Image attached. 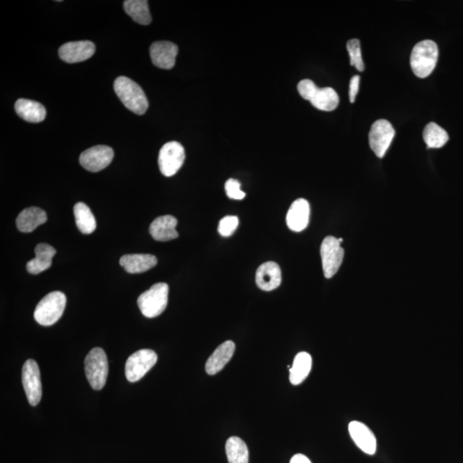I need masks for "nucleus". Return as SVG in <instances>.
Here are the masks:
<instances>
[{"mask_svg":"<svg viewBox=\"0 0 463 463\" xmlns=\"http://www.w3.org/2000/svg\"><path fill=\"white\" fill-rule=\"evenodd\" d=\"M118 97L127 109L132 112L143 116L149 109V102L143 88L134 81L127 77H120L113 84Z\"/></svg>","mask_w":463,"mask_h":463,"instance_id":"obj_1","label":"nucleus"},{"mask_svg":"<svg viewBox=\"0 0 463 463\" xmlns=\"http://www.w3.org/2000/svg\"><path fill=\"white\" fill-rule=\"evenodd\" d=\"M439 59V47L431 40H422L414 47L410 56V65L414 75L425 79L431 75Z\"/></svg>","mask_w":463,"mask_h":463,"instance_id":"obj_2","label":"nucleus"},{"mask_svg":"<svg viewBox=\"0 0 463 463\" xmlns=\"http://www.w3.org/2000/svg\"><path fill=\"white\" fill-rule=\"evenodd\" d=\"M65 306L66 297L62 292H51L36 306L35 320L42 326L53 325L62 317Z\"/></svg>","mask_w":463,"mask_h":463,"instance_id":"obj_3","label":"nucleus"},{"mask_svg":"<svg viewBox=\"0 0 463 463\" xmlns=\"http://www.w3.org/2000/svg\"><path fill=\"white\" fill-rule=\"evenodd\" d=\"M168 285L164 283L154 284L149 290L143 292L138 299V305L143 316L158 317L164 312L168 302Z\"/></svg>","mask_w":463,"mask_h":463,"instance_id":"obj_4","label":"nucleus"},{"mask_svg":"<svg viewBox=\"0 0 463 463\" xmlns=\"http://www.w3.org/2000/svg\"><path fill=\"white\" fill-rule=\"evenodd\" d=\"M85 374L91 386L95 391H101L105 386L109 363L105 351L101 347H95L85 358Z\"/></svg>","mask_w":463,"mask_h":463,"instance_id":"obj_5","label":"nucleus"},{"mask_svg":"<svg viewBox=\"0 0 463 463\" xmlns=\"http://www.w3.org/2000/svg\"><path fill=\"white\" fill-rule=\"evenodd\" d=\"M157 354L151 350L136 351L125 363V376L131 383L138 382L157 364Z\"/></svg>","mask_w":463,"mask_h":463,"instance_id":"obj_6","label":"nucleus"},{"mask_svg":"<svg viewBox=\"0 0 463 463\" xmlns=\"http://www.w3.org/2000/svg\"><path fill=\"white\" fill-rule=\"evenodd\" d=\"M320 254L324 276L329 279L336 275L343 264L344 249L340 246L338 239L328 236L322 242Z\"/></svg>","mask_w":463,"mask_h":463,"instance_id":"obj_7","label":"nucleus"},{"mask_svg":"<svg viewBox=\"0 0 463 463\" xmlns=\"http://www.w3.org/2000/svg\"><path fill=\"white\" fill-rule=\"evenodd\" d=\"M185 158V149L180 143L173 141L164 144L158 158L161 173L166 177L173 176L183 166Z\"/></svg>","mask_w":463,"mask_h":463,"instance_id":"obj_8","label":"nucleus"},{"mask_svg":"<svg viewBox=\"0 0 463 463\" xmlns=\"http://www.w3.org/2000/svg\"><path fill=\"white\" fill-rule=\"evenodd\" d=\"M395 134V130L388 120H379L374 122L369 132V144L377 157H384Z\"/></svg>","mask_w":463,"mask_h":463,"instance_id":"obj_9","label":"nucleus"},{"mask_svg":"<svg viewBox=\"0 0 463 463\" xmlns=\"http://www.w3.org/2000/svg\"><path fill=\"white\" fill-rule=\"evenodd\" d=\"M22 380L29 405H38L42 399V387L39 366L34 359H28L24 363Z\"/></svg>","mask_w":463,"mask_h":463,"instance_id":"obj_10","label":"nucleus"},{"mask_svg":"<svg viewBox=\"0 0 463 463\" xmlns=\"http://www.w3.org/2000/svg\"><path fill=\"white\" fill-rule=\"evenodd\" d=\"M113 157L112 148L98 146L84 151L80 155L79 162L83 168L88 171L96 173L109 166Z\"/></svg>","mask_w":463,"mask_h":463,"instance_id":"obj_11","label":"nucleus"},{"mask_svg":"<svg viewBox=\"0 0 463 463\" xmlns=\"http://www.w3.org/2000/svg\"><path fill=\"white\" fill-rule=\"evenodd\" d=\"M95 44L90 40H79L64 44L58 49L59 57L63 61L74 64L87 61L95 54Z\"/></svg>","mask_w":463,"mask_h":463,"instance_id":"obj_12","label":"nucleus"},{"mask_svg":"<svg viewBox=\"0 0 463 463\" xmlns=\"http://www.w3.org/2000/svg\"><path fill=\"white\" fill-rule=\"evenodd\" d=\"M352 439L363 452L374 455L377 450V439L368 425L359 421H352L348 425Z\"/></svg>","mask_w":463,"mask_h":463,"instance_id":"obj_13","label":"nucleus"},{"mask_svg":"<svg viewBox=\"0 0 463 463\" xmlns=\"http://www.w3.org/2000/svg\"><path fill=\"white\" fill-rule=\"evenodd\" d=\"M178 47L170 42H157L150 49L151 61L158 68L170 70L175 65Z\"/></svg>","mask_w":463,"mask_h":463,"instance_id":"obj_14","label":"nucleus"},{"mask_svg":"<svg viewBox=\"0 0 463 463\" xmlns=\"http://www.w3.org/2000/svg\"><path fill=\"white\" fill-rule=\"evenodd\" d=\"M281 283V272L275 262L262 264L256 273V283L260 290L269 292L276 290Z\"/></svg>","mask_w":463,"mask_h":463,"instance_id":"obj_15","label":"nucleus"},{"mask_svg":"<svg viewBox=\"0 0 463 463\" xmlns=\"http://www.w3.org/2000/svg\"><path fill=\"white\" fill-rule=\"evenodd\" d=\"M310 220V205L306 199L299 198L292 203L287 214V225L290 230L301 232Z\"/></svg>","mask_w":463,"mask_h":463,"instance_id":"obj_16","label":"nucleus"},{"mask_svg":"<svg viewBox=\"0 0 463 463\" xmlns=\"http://www.w3.org/2000/svg\"><path fill=\"white\" fill-rule=\"evenodd\" d=\"M178 221L173 216L159 217L150 226V233L157 242H169L179 237L176 230Z\"/></svg>","mask_w":463,"mask_h":463,"instance_id":"obj_17","label":"nucleus"},{"mask_svg":"<svg viewBox=\"0 0 463 463\" xmlns=\"http://www.w3.org/2000/svg\"><path fill=\"white\" fill-rule=\"evenodd\" d=\"M235 351V344L232 340H227V342L221 343L207 361L206 372L209 375H214L221 372L224 366L230 361Z\"/></svg>","mask_w":463,"mask_h":463,"instance_id":"obj_18","label":"nucleus"},{"mask_svg":"<svg viewBox=\"0 0 463 463\" xmlns=\"http://www.w3.org/2000/svg\"><path fill=\"white\" fill-rule=\"evenodd\" d=\"M35 253L36 258L27 262L26 269L32 275H38V274L50 268L53 258L56 254V250L50 244L40 243L37 244Z\"/></svg>","mask_w":463,"mask_h":463,"instance_id":"obj_19","label":"nucleus"},{"mask_svg":"<svg viewBox=\"0 0 463 463\" xmlns=\"http://www.w3.org/2000/svg\"><path fill=\"white\" fill-rule=\"evenodd\" d=\"M120 264L130 274L148 272L157 265V258L151 254H127L121 257Z\"/></svg>","mask_w":463,"mask_h":463,"instance_id":"obj_20","label":"nucleus"},{"mask_svg":"<svg viewBox=\"0 0 463 463\" xmlns=\"http://www.w3.org/2000/svg\"><path fill=\"white\" fill-rule=\"evenodd\" d=\"M17 116L31 123H39L45 120L47 111L40 102L28 99H19L15 103Z\"/></svg>","mask_w":463,"mask_h":463,"instance_id":"obj_21","label":"nucleus"},{"mask_svg":"<svg viewBox=\"0 0 463 463\" xmlns=\"http://www.w3.org/2000/svg\"><path fill=\"white\" fill-rule=\"evenodd\" d=\"M47 214L38 207H31L22 211L17 218L18 230L23 233H31L39 226L45 223Z\"/></svg>","mask_w":463,"mask_h":463,"instance_id":"obj_22","label":"nucleus"},{"mask_svg":"<svg viewBox=\"0 0 463 463\" xmlns=\"http://www.w3.org/2000/svg\"><path fill=\"white\" fill-rule=\"evenodd\" d=\"M309 102L317 109L331 112L338 106L339 96L334 88L317 87L311 96Z\"/></svg>","mask_w":463,"mask_h":463,"instance_id":"obj_23","label":"nucleus"},{"mask_svg":"<svg viewBox=\"0 0 463 463\" xmlns=\"http://www.w3.org/2000/svg\"><path fill=\"white\" fill-rule=\"evenodd\" d=\"M313 359L306 352H301L295 358L292 366L290 370V382L294 385L301 384L312 370Z\"/></svg>","mask_w":463,"mask_h":463,"instance_id":"obj_24","label":"nucleus"},{"mask_svg":"<svg viewBox=\"0 0 463 463\" xmlns=\"http://www.w3.org/2000/svg\"><path fill=\"white\" fill-rule=\"evenodd\" d=\"M124 9L136 23L142 25L151 23L149 3L146 0H127L124 2Z\"/></svg>","mask_w":463,"mask_h":463,"instance_id":"obj_25","label":"nucleus"},{"mask_svg":"<svg viewBox=\"0 0 463 463\" xmlns=\"http://www.w3.org/2000/svg\"><path fill=\"white\" fill-rule=\"evenodd\" d=\"M74 216L79 231L84 235H91L95 230L96 221L90 207L84 203H77L74 206Z\"/></svg>","mask_w":463,"mask_h":463,"instance_id":"obj_26","label":"nucleus"},{"mask_svg":"<svg viewBox=\"0 0 463 463\" xmlns=\"http://www.w3.org/2000/svg\"><path fill=\"white\" fill-rule=\"evenodd\" d=\"M226 453L229 463H248L249 451L246 443L238 437H231L226 443Z\"/></svg>","mask_w":463,"mask_h":463,"instance_id":"obj_27","label":"nucleus"},{"mask_svg":"<svg viewBox=\"0 0 463 463\" xmlns=\"http://www.w3.org/2000/svg\"><path fill=\"white\" fill-rule=\"evenodd\" d=\"M423 139L428 149H440L449 141V135L446 130L432 122L424 129Z\"/></svg>","mask_w":463,"mask_h":463,"instance_id":"obj_28","label":"nucleus"},{"mask_svg":"<svg viewBox=\"0 0 463 463\" xmlns=\"http://www.w3.org/2000/svg\"><path fill=\"white\" fill-rule=\"evenodd\" d=\"M347 49L350 56V65L354 66L359 72H363L365 70V65L363 62L359 40L358 39L348 40Z\"/></svg>","mask_w":463,"mask_h":463,"instance_id":"obj_29","label":"nucleus"},{"mask_svg":"<svg viewBox=\"0 0 463 463\" xmlns=\"http://www.w3.org/2000/svg\"><path fill=\"white\" fill-rule=\"evenodd\" d=\"M239 227V218L235 216H228L222 218L218 226V232L222 237H230Z\"/></svg>","mask_w":463,"mask_h":463,"instance_id":"obj_30","label":"nucleus"},{"mask_svg":"<svg viewBox=\"0 0 463 463\" xmlns=\"http://www.w3.org/2000/svg\"><path fill=\"white\" fill-rule=\"evenodd\" d=\"M225 190L229 198L242 200L246 197V194L240 189V183L235 179L228 180L226 182Z\"/></svg>","mask_w":463,"mask_h":463,"instance_id":"obj_31","label":"nucleus"},{"mask_svg":"<svg viewBox=\"0 0 463 463\" xmlns=\"http://www.w3.org/2000/svg\"><path fill=\"white\" fill-rule=\"evenodd\" d=\"M317 87V85L315 84L312 80L304 79L299 81L298 84V91L299 95H301V97L306 100V101H309L315 88Z\"/></svg>","mask_w":463,"mask_h":463,"instance_id":"obj_32","label":"nucleus"},{"mask_svg":"<svg viewBox=\"0 0 463 463\" xmlns=\"http://www.w3.org/2000/svg\"><path fill=\"white\" fill-rule=\"evenodd\" d=\"M359 79L361 77L359 76H354L352 77L350 84V100L351 103H354L355 100H356L359 87Z\"/></svg>","mask_w":463,"mask_h":463,"instance_id":"obj_33","label":"nucleus"},{"mask_svg":"<svg viewBox=\"0 0 463 463\" xmlns=\"http://www.w3.org/2000/svg\"><path fill=\"white\" fill-rule=\"evenodd\" d=\"M290 463H312L308 458L302 454H297L292 457Z\"/></svg>","mask_w":463,"mask_h":463,"instance_id":"obj_34","label":"nucleus"}]
</instances>
